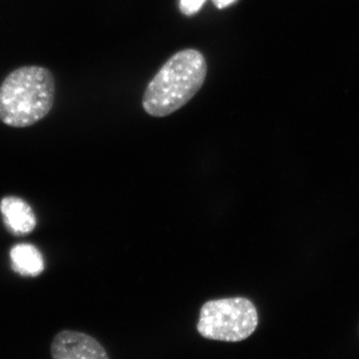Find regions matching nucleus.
<instances>
[{
    "mask_svg": "<svg viewBox=\"0 0 359 359\" xmlns=\"http://www.w3.org/2000/svg\"><path fill=\"white\" fill-rule=\"evenodd\" d=\"M55 79L42 66H22L0 85V121L25 128L43 119L55 101Z\"/></svg>",
    "mask_w": 359,
    "mask_h": 359,
    "instance_id": "1",
    "label": "nucleus"
},
{
    "mask_svg": "<svg viewBox=\"0 0 359 359\" xmlns=\"http://www.w3.org/2000/svg\"><path fill=\"white\" fill-rule=\"evenodd\" d=\"M207 73V61L200 51H179L149 83L143 97L144 110L153 117L173 114L200 91Z\"/></svg>",
    "mask_w": 359,
    "mask_h": 359,
    "instance_id": "2",
    "label": "nucleus"
},
{
    "mask_svg": "<svg viewBox=\"0 0 359 359\" xmlns=\"http://www.w3.org/2000/svg\"><path fill=\"white\" fill-rule=\"evenodd\" d=\"M259 325L256 306L247 297L212 299L200 311L197 330L201 337L224 342L249 339Z\"/></svg>",
    "mask_w": 359,
    "mask_h": 359,
    "instance_id": "3",
    "label": "nucleus"
},
{
    "mask_svg": "<svg viewBox=\"0 0 359 359\" xmlns=\"http://www.w3.org/2000/svg\"><path fill=\"white\" fill-rule=\"evenodd\" d=\"M52 359H110L102 344L91 335L65 330L54 337Z\"/></svg>",
    "mask_w": 359,
    "mask_h": 359,
    "instance_id": "4",
    "label": "nucleus"
},
{
    "mask_svg": "<svg viewBox=\"0 0 359 359\" xmlns=\"http://www.w3.org/2000/svg\"><path fill=\"white\" fill-rule=\"evenodd\" d=\"M0 212L7 230L14 236L29 235L36 226V217L32 208L20 198H4L0 203Z\"/></svg>",
    "mask_w": 359,
    "mask_h": 359,
    "instance_id": "5",
    "label": "nucleus"
},
{
    "mask_svg": "<svg viewBox=\"0 0 359 359\" xmlns=\"http://www.w3.org/2000/svg\"><path fill=\"white\" fill-rule=\"evenodd\" d=\"M11 259L13 271L23 276H37L44 269L41 252L32 245H14L11 250Z\"/></svg>",
    "mask_w": 359,
    "mask_h": 359,
    "instance_id": "6",
    "label": "nucleus"
},
{
    "mask_svg": "<svg viewBox=\"0 0 359 359\" xmlns=\"http://www.w3.org/2000/svg\"><path fill=\"white\" fill-rule=\"evenodd\" d=\"M205 0H181L180 11L187 16L194 15L200 11Z\"/></svg>",
    "mask_w": 359,
    "mask_h": 359,
    "instance_id": "7",
    "label": "nucleus"
},
{
    "mask_svg": "<svg viewBox=\"0 0 359 359\" xmlns=\"http://www.w3.org/2000/svg\"><path fill=\"white\" fill-rule=\"evenodd\" d=\"M214 1L215 6L218 7V8L222 9L224 8V7L231 6V4L236 1V0H212Z\"/></svg>",
    "mask_w": 359,
    "mask_h": 359,
    "instance_id": "8",
    "label": "nucleus"
}]
</instances>
